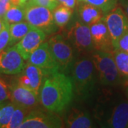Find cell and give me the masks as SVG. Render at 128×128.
Masks as SVG:
<instances>
[{"label": "cell", "instance_id": "obj_34", "mask_svg": "<svg viewBox=\"0 0 128 128\" xmlns=\"http://www.w3.org/2000/svg\"><path fill=\"white\" fill-rule=\"evenodd\" d=\"M2 26H3V20L2 18H0V32L2 28Z\"/></svg>", "mask_w": 128, "mask_h": 128}, {"label": "cell", "instance_id": "obj_19", "mask_svg": "<svg viewBox=\"0 0 128 128\" xmlns=\"http://www.w3.org/2000/svg\"><path fill=\"white\" fill-rule=\"evenodd\" d=\"M25 18V7L22 5H12L3 16V21L9 24L18 23Z\"/></svg>", "mask_w": 128, "mask_h": 128}, {"label": "cell", "instance_id": "obj_2", "mask_svg": "<svg viewBox=\"0 0 128 128\" xmlns=\"http://www.w3.org/2000/svg\"><path fill=\"white\" fill-rule=\"evenodd\" d=\"M92 63L101 83L112 86L119 83L120 73L110 52L98 50L92 55Z\"/></svg>", "mask_w": 128, "mask_h": 128}, {"label": "cell", "instance_id": "obj_27", "mask_svg": "<svg viewBox=\"0 0 128 128\" xmlns=\"http://www.w3.org/2000/svg\"><path fill=\"white\" fill-rule=\"evenodd\" d=\"M29 3L42 6L50 10H54L59 5L58 0H31Z\"/></svg>", "mask_w": 128, "mask_h": 128}, {"label": "cell", "instance_id": "obj_12", "mask_svg": "<svg viewBox=\"0 0 128 128\" xmlns=\"http://www.w3.org/2000/svg\"><path fill=\"white\" fill-rule=\"evenodd\" d=\"M10 100L15 105L29 109L35 107L40 102L39 93L21 86L18 82L10 87Z\"/></svg>", "mask_w": 128, "mask_h": 128}, {"label": "cell", "instance_id": "obj_36", "mask_svg": "<svg viewBox=\"0 0 128 128\" xmlns=\"http://www.w3.org/2000/svg\"><path fill=\"white\" fill-rule=\"evenodd\" d=\"M4 1H9V0H4Z\"/></svg>", "mask_w": 128, "mask_h": 128}, {"label": "cell", "instance_id": "obj_24", "mask_svg": "<svg viewBox=\"0 0 128 128\" xmlns=\"http://www.w3.org/2000/svg\"><path fill=\"white\" fill-rule=\"evenodd\" d=\"M15 108L16 105L13 102L2 107L0 111V128H6Z\"/></svg>", "mask_w": 128, "mask_h": 128}, {"label": "cell", "instance_id": "obj_21", "mask_svg": "<svg viewBox=\"0 0 128 128\" xmlns=\"http://www.w3.org/2000/svg\"><path fill=\"white\" fill-rule=\"evenodd\" d=\"M114 61L120 75L128 78V53L115 49L113 53Z\"/></svg>", "mask_w": 128, "mask_h": 128}, {"label": "cell", "instance_id": "obj_30", "mask_svg": "<svg viewBox=\"0 0 128 128\" xmlns=\"http://www.w3.org/2000/svg\"><path fill=\"white\" fill-rule=\"evenodd\" d=\"M58 3L64 5L67 7L73 9L75 7L77 0H58Z\"/></svg>", "mask_w": 128, "mask_h": 128}, {"label": "cell", "instance_id": "obj_26", "mask_svg": "<svg viewBox=\"0 0 128 128\" xmlns=\"http://www.w3.org/2000/svg\"><path fill=\"white\" fill-rule=\"evenodd\" d=\"M114 49H120L128 53V31L125 32L117 41L112 44Z\"/></svg>", "mask_w": 128, "mask_h": 128}, {"label": "cell", "instance_id": "obj_33", "mask_svg": "<svg viewBox=\"0 0 128 128\" xmlns=\"http://www.w3.org/2000/svg\"><path fill=\"white\" fill-rule=\"evenodd\" d=\"M31 0H21V5L22 6H24L27 4L28 2H29Z\"/></svg>", "mask_w": 128, "mask_h": 128}, {"label": "cell", "instance_id": "obj_25", "mask_svg": "<svg viewBox=\"0 0 128 128\" xmlns=\"http://www.w3.org/2000/svg\"><path fill=\"white\" fill-rule=\"evenodd\" d=\"M9 24L3 21V26L0 32V52L9 45Z\"/></svg>", "mask_w": 128, "mask_h": 128}, {"label": "cell", "instance_id": "obj_10", "mask_svg": "<svg viewBox=\"0 0 128 128\" xmlns=\"http://www.w3.org/2000/svg\"><path fill=\"white\" fill-rule=\"evenodd\" d=\"M61 122L54 114H48L39 110H33L26 116L19 128H60Z\"/></svg>", "mask_w": 128, "mask_h": 128}, {"label": "cell", "instance_id": "obj_28", "mask_svg": "<svg viewBox=\"0 0 128 128\" xmlns=\"http://www.w3.org/2000/svg\"><path fill=\"white\" fill-rule=\"evenodd\" d=\"M10 88L8 87L4 80L0 79V103H2L4 101L10 99Z\"/></svg>", "mask_w": 128, "mask_h": 128}, {"label": "cell", "instance_id": "obj_14", "mask_svg": "<svg viewBox=\"0 0 128 128\" xmlns=\"http://www.w3.org/2000/svg\"><path fill=\"white\" fill-rule=\"evenodd\" d=\"M103 12L99 8L86 3H82L78 8L79 16L82 23L91 26L102 21L104 18Z\"/></svg>", "mask_w": 128, "mask_h": 128}, {"label": "cell", "instance_id": "obj_7", "mask_svg": "<svg viewBox=\"0 0 128 128\" xmlns=\"http://www.w3.org/2000/svg\"><path fill=\"white\" fill-rule=\"evenodd\" d=\"M24 60L15 46L4 49L0 52V73L16 75L22 73L26 66Z\"/></svg>", "mask_w": 128, "mask_h": 128}, {"label": "cell", "instance_id": "obj_16", "mask_svg": "<svg viewBox=\"0 0 128 128\" xmlns=\"http://www.w3.org/2000/svg\"><path fill=\"white\" fill-rule=\"evenodd\" d=\"M24 73L26 76L30 81L31 89L38 93V90L42 85L44 72L41 68L28 63L24 69Z\"/></svg>", "mask_w": 128, "mask_h": 128}, {"label": "cell", "instance_id": "obj_4", "mask_svg": "<svg viewBox=\"0 0 128 128\" xmlns=\"http://www.w3.org/2000/svg\"><path fill=\"white\" fill-rule=\"evenodd\" d=\"M25 7V19L31 26L38 28L46 34H50L56 28L54 14L46 7L27 3Z\"/></svg>", "mask_w": 128, "mask_h": 128}, {"label": "cell", "instance_id": "obj_1", "mask_svg": "<svg viewBox=\"0 0 128 128\" xmlns=\"http://www.w3.org/2000/svg\"><path fill=\"white\" fill-rule=\"evenodd\" d=\"M46 76L40 90V102L48 111L59 112L68 106L73 98V81L58 71Z\"/></svg>", "mask_w": 128, "mask_h": 128}, {"label": "cell", "instance_id": "obj_11", "mask_svg": "<svg viewBox=\"0 0 128 128\" xmlns=\"http://www.w3.org/2000/svg\"><path fill=\"white\" fill-rule=\"evenodd\" d=\"M48 43L52 55L60 68H67L73 60L72 48L60 35L51 37Z\"/></svg>", "mask_w": 128, "mask_h": 128}, {"label": "cell", "instance_id": "obj_3", "mask_svg": "<svg viewBox=\"0 0 128 128\" xmlns=\"http://www.w3.org/2000/svg\"><path fill=\"white\" fill-rule=\"evenodd\" d=\"M96 68L92 60L82 59L77 61L73 70V84L78 95L90 94L96 84Z\"/></svg>", "mask_w": 128, "mask_h": 128}, {"label": "cell", "instance_id": "obj_18", "mask_svg": "<svg viewBox=\"0 0 128 128\" xmlns=\"http://www.w3.org/2000/svg\"><path fill=\"white\" fill-rule=\"evenodd\" d=\"M32 26L28 22H24L9 24L10 40L9 46H13L15 44L18 43L28 32Z\"/></svg>", "mask_w": 128, "mask_h": 128}, {"label": "cell", "instance_id": "obj_6", "mask_svg": "<svg viewBox=\"0 0 128 128\" xmlns=\"http://www.w3.org/2000/svg\"><path fill=\"white\" fill-rule=\"evenodd\" d=\"M103 21L114 44L125 32L128 31V16L120 6H115L104 16Z\"/></svg>", "mask_w": 128, "mask_h": 128}, {"label": "cell", "instance_id": "obj_15", "mask_svg": "<svg viewBox=\"0 0 128 128\" xmlns=\"http://www.w3.org/2000/svg\"><path fill=\"white\" fill-rule=\"evenodd\" d=\"M109 124L112 128H128V102H122L114 108L109 121Z\"/></svg>", "mask_w": 128, "mask_h": 128}, {"label": "cell", "instance_id": "obj_13", "mask_svg": "<svg viewBox=\"0 0 128 128\" xmlns=\"http://www.w3.org/2000/svg\"><path fill=\"white\" fill-rule=\"evenodd\" d=\"M92 44L98 50L109 51L112 46V38L103 19L90 26ZM110 52V51H109Z\"/></svg>", "mask_w": 128, "mask_h": 128}, {"label": "cell", "instance_id": "obj_32", "mask_svg": "<svg viewBox=\"0 0 128 128\" xmlns=\"http://www.w3.org/2000/svg\"><path fill=\"white\" fill-rule=\"evenodd\" d=\"M12 5H21V0H9Z\"/></svg>", "mask_w": 128, "mask_h": 128}, {"label": "cell", "instance_id": "obj_20", "mask_svg": "<svg viewBox=\"0 0 128 128\" xmlns=\"http://www.w3.org/2000/svg\"><path fill=\"white\" fill-rule=\"evenodd\" d=\"M73 14L71 8L67 7L63 4L58 5L54 11V22L58 27H64L69 22Z\"/></svg>", "mask_w": 128, "mask_h": 128}, {"label": "cell", "instance_id": "obj_22", "mask_svg": "<svg viewBox=\"0 0 128 128\" xmlns=\"http://www.w3.org/2000/svg\"><path fill=\"white\" fill-rule=\"evenodd\" d=\"M28 109L22 106L16 105L12 118L9 121L6 128H18L22 124L28 115Z\"/></svg>", "mask_w": 128, "mask_h": 128}, {"label": "cell", "instance_id": "obj_17", "mask_svg": "<svg viewBox=\"0 0 128 128\" xmlns=\"http://www.w3.org/2000/svg\"><path fill=\"white\" fill-rule=\"evenodd\" d=\"M68 128H91V120L87 114L78 110H73L66 119Z\"/></svg>", "mask_w": 128, "mask_h": 128}, {"label": "cell", "instance_id": "obj_31", "mask_svg": "<svg viewBox=\"0 0 128 128\" xmlns=\"http://www.w3.org/2000/svg\"><path fill=\"white\" fill-rule=\"evenodd\" d=\"M122 7L124 8V11L125 14H127V16H128V0L124 1L122 2Z\"/></svg>", "mask_w": 128, "mask_h": 128}, {"label": "cell", "instance_id": "obj_9", "mask_svg": "<svg viewBox=\"0 0 128 128\" xmlns=\"http://www.w3.org/2000/svg\"><path fill=\"white\" fill-rule=\"evenodd\" d=\"M67 34L68 41L78 51L89 50L93 46L90 26L87 24L78 22Z\"/></svg>", "mask_w": 128, "mask_h": 128}, {"label": "cell", "instance_id": "obj_23", "mask_svg": "<svg viewBox=\"0 0 128 128\" xmlns=\"http://www.w3.org/2000/svg\"><path fill=\"white\" fill-rule=\"evenodd\" d=\"M78 3H86L101 9L104 13H108L117 5V0H77Z\"/></svg>", "mask_w": 128, "mask_h": 128}, {"label": "cell", "instance_id": "obj_29", "mask_svg": "<svg viewBox=\"0 0 128 128\" xmlns=\"http://www.w3.org/2000/svg\"><path fill=\"white\" fill-rule=\"evenodd\" d=\"M12 6L10 1L0 0V18H2L6 12Z\"/></svg>", "mask_w": 128, "mask_h": 128}, {"label": "cell", "instance_id": "obj_5", "mask_svg": "<svg viewBox=\"0 0 128 128\" xmlns=\"http://www.w3.org/2000/svg\"><path fill=\"white\" fill-rule=\"evenodd\" d=\"M28 60L30 64L41 68L44 76L57 72L60 68L52 55L48 42H43L31 54Z\"/></svg>", "mask_w": 128, "mask_h": 128}, {"label": "cell", "instance_id": "obj_35", "mask_svg": "<svg viewBox=\"0 0 128 128\" xmlns=\"http://www.w3.org/2000/svg\"><path fill=\"white\" fill-rule=\"evenodd\" d=\"M3 106V105H2V103H0V111H1V108H2V107Z\"/></svg>", "mask_w": 128, "mask_h": 128}, {"label": "cell", "instance_id": "obj_8", "mask_svg": "<svg viewBox=\"0 0 128 128\" xmlns=\"http://www.w3.org/2000/svg\"><path fill=\"white\" fill-rule=\"evenodd\" d=\"M46 34L41 29L32 26L27 34L15 45L24 59L28 60L32 53L45 40Z\"/></svg>", "mask_w": 128, "mask_h": 128}]
</instances>
